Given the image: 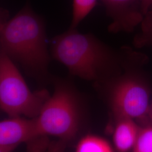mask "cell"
<instances>
[{"instance_id": "obj_3", "label": "cell", "mask_w": 152, "mask_h": 152, "mask_svg": "<svg viewBox=\"0 0 152 152\" xmlns=\"http://www.w3.org/2000/svg\"><path fill=\"white\" fill-rule=\"evenodd\" d=\"M54 91L36 117L44 136L69 141L77 135L85 110V101L69 80L53 77Z\"/></svg>"}, {"instance_id": "obj_7", "label": "cell", "mask_w": 152, "mask_h": 152, "mask_svg": "<svg viewBox=\"0 0 152 152\" xmlns=\"http://www.w3.org/2000/svg\"><path fill=\"white\" fill-rule=\"evenodd\" d=\"M112 22L110 32H131L143 20L141 0H100Z\"/></svg>"}, {"instance_id": "obj_5", "label": "cell", "mask_w": 152, "mask_h": 152, "mask_svg": "<svg viewBox=\"0 0 152 152\" xmlns=\"http://www.w3.org/2000/svg\"><path fill=\"white\" fill-rule=\"evenodd\" d=\"M127 52L125 51L123 68L118 73L95 83L106 88L109 104L115 118L142 119L149 116V92L145 84L133 72Z\"/></svg>"}, {"instance_id": "obj_4", "label": "cell", "mask_w": 152, "mask_h": 152, "mask_svg": "<svg viewBox=\"0 0 152 152\" xmlns=\"http://www.w3.org/2000/svg\"><path fill=\"white\" fill-rule=\"evenodd\" d=\"M50 96L45 88L32 91L16 64L0 53V107L6 114L36 118Z\"/></svg>"}, {"instance_id": "obj_9", "label": "cell", "mask_w": 152, "mask_h": 152, "mask_svg": "<svg viewBox=\"0 0 152 152\" xmlns=\"http://www.w3.org/2000/svg\"><path fill=\"white\" fill-rule=\"evenodd\" d=\"M75 152H113V149L109 142L103 137L87 135L79 141Z\"/></svg>"}, {"instance_id": "obj_11", "label": "cell", "mask_w": 152, "mask_h": 152, "mask_svg": "<svg viewBox=\"0 0 152 152\" xmlns=\"http://www.w3.org/2000/svg\"><path fill=\"white\" fill-rule=\"evenodd\" d=\"M141 25V32L135 39V44L138 46H152V9L144 15Z\"/></svg>"}, {"instance_id": "obj_15", "label": "cell", "mask_w": 152, "mask_h": 152, "mask_svg": "<svg viewBox=\"0 0 152 152\" xmlns=\"http://www.w3.org/2000/svg\"><path fill=\"white\" fill-rule=\"evenodd\" d=\"M149 117L152 120V104L151 105V107H150V110H149Z\"/></svg>"}, {"instance_id": "obj_8", "label": "cell", "mask_w": 152, "mask_h": 152, "mask_svg": "<svg viewBox=\"0 0 152 152\" xmlns=\"http://www.w3.org/2000/svg\"><path fill=\"white\" fill-rule=\"evenodd\" d=\"M113 141L114 147L118 152L132 151L136 143L141 126L136 121L127 117H116Z\"/></svg>"}, {"instance_id": "obj_14", "label": "cell", "mask_w": 152, "mask_h": 152, "mask_svg": "<svg viewBox=\"0 0 152 152\" xmlns=\"http://www.w3.org/2000/svg\"><path fill=\"white\" fill-rule=\"evenodd\" d=\"M141 9L145 15L148 11L152 9V0H141Z\"/></svg>"}, {"instance_id": "obj_10", "label": "cell", "mask_w": 152, "mask_h": 152, "mask_svg": "<svg viewBox=\"0 0 152 152\" xmlns=\"http://www.w3.org/2000/svg\"><path fill=\"white\" fill-rule=\"evenodd\" d=\"M97 0H73V14L70 27L77 28L96 5Z\"/></svg>"}, {"instance_id": "obj_13", "label": "cell", "mask_w": 152, "mask_h": 152, "mask_svg": "<svg viewBox=\"0 0 152 152\" xmlns=\"http://www.w3.org/2000/svg\"><path fill=\"white\" fill-rule=\"evenodd\" d=\"M68 142L58 139L50 143L49 147L45 152H64Z\"/></svg>"}, {"instance_id": "obj_1", "label": "cell", "mask_w": 152, "mask_h": 152, "mask_svg": "<svg viewBox=\"0 0 152 152\" xmlns=\"http://www.w3.org/2000/svg\"><path fill=\"white\" fill-rule=\"evenodd\" d=\"M0 53L22 67L28 77L40 85L52 82L49 72L52 58L48 48L46 26L27 4L10 19L7 11H1Z\"/></svg>"}, {"instance_id": "obj_6", "label": "cell", "mask_w": 152, "mask_h": 152, "mask_svg": "<svg viewBox=\"0 0 152 152\" xmlns=\"http://www.w3.org/2000/svg\"><path fill=\"white\" fill-rule=\"evenodd\" d=\"M39 130L36 118L11 117L0 123V147L16 149L27 143L29 152H45L50 142Z\"/></svg>"}, {"instance_id": "obj_2", "label": "cell", "mask_w": 152, "mask_h": 152, "mask_svg": "<svg viewBox=\"0 0 152 152\" xmlns=\"http://www.w3.org/2000/svg\"><path fill=\"white\" fill-rule=\"evenodd\" d=\"M50 52L71 75L95 82L118 73L125 59V50L116 52L94 34L71 28L53 38Z\"/></svg>"}, {"instance_id": "obj_12", "label": "cell", "mask_w": 152, "mask_h": 152, "mask_svg": "<svg viewBox=\"0 0 152 152\" xmlns=\"http://www.w3.org/2000/svg\"><path fill=\"white\" fill-rule=\"evenodd\" d=\"M132 152H152V126L141 127Z\"/></svg>"}]
</instances>
